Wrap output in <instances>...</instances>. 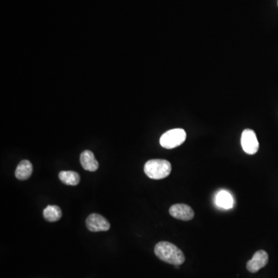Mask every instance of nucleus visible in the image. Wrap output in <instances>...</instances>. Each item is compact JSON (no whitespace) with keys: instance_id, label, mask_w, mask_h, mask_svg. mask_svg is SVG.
I'll return each mask as SVG.
<instances>
[{"instance_id":"obj_1","label":"nucleus","mask_w":278,"mask_h":278,"mask_svg":"<svg viewBox=\"0 0 278 278\" xmlns=\"http://www.w3.org/2000/svg\"><path fill=\"white\" fill-rule=\"evenodd\" d=\"M154 254L162 262L172 265H181L185 262L182 251L171 242L162 241L154 246Z\"/></svg>"},{"instance_id":"obj_2","label":"nucleus","mask_w":278,"mask_h":278,"mask_svg":"<svg viewBox=\"0 0 278 278\" xmlns=\"http://www.w3.org/2000/svg\"><path fill=\"white\" fill-rule=\"evenodd\" d=\"M144 171L152 180H162L170 175L171 163L164 160H151L144 164Z\"/></svg>"},{"instance_id":"obj_3","label":"nucleus","mask_w":278,"mask_h":278,"mask_svg":"<svg viewBox=\"0 0 278 278\" xmlns=\"http://www.w3.org/2000/svg\"><path fill=\"white\" fill-rule=\"evenodd\" d=\"M186 139V133L184 129H172L164 133L160 138V144L166 150H172L184 144Z\"/></svg>"},{"instance_id":"obj_4","label":"nucleus","mask_w":278,"mask_h":278,"mask_svg":"<svg viewBox=\"0 0 278 278\" xmlns=\"http://www.w3.org/2000/svg\"><path fill=\"white\" fill-rule=\"evenodd\" d=\"M241 146L242 150L248 154H254L259 150V142L254 132L251 129H245L241 136Z\"/></svg>"},{"instance_id":"obj_5","label":"nucleus","mask_w":278,"mask_h":278,"mask_svg":"<svg viewBox=\"0 0 278 278\" xmlns=\"http://www.w3.org/2000/svg\"><path fill=\"white\" fill-rule=\"evenodd\" d=\"M86 226L88 229L92 232H100L108 231L110 229L108 221L97 214H90L86 220Z\"/></svg>"},{"instance_id":"obj_6","label":"nucleus","mask_w":278,"mask_h":278,"mask_svg":"<svg viewBox=\"0 0 278 278\" xmlns=\"http://www.w3.org/2000/svg\"><path fill=\"white\" fill-rule=\"evenodd\" d=\"M170 214L175 219L190 221L194 217V211L190 206L186 204H175L170 208Z\"/></svg>"},{"instance_id":"obj_7","label":"nucleus","mask_w":278,"mask_h":278,"mask_svg":"<svg viewBox=\"0 0 278 278\" xmlns=\"http://www.w3.org/2000/svg\"><path fill=\"white\" fill-rule=\"evenodd\" d=\"M268 253L264 250H258L254 255L253 258L246 264V268L250 273H256L262 268H264L268 263Z\"/></svg>"},{"instance_id":"obj_8","label":"nucleus","mask_w":278,"mask_h":278,"mask_svg":"<svg viewBox=\"0 0 278 278\" xmlns=\"http://www.w3.org/2000/svg\"><path fill=\"white\" fill-rule=\"evenodd\" d=\"M80 160L82 167L86 171L95 172L98 168V162L92 151L89 150L84 151L80 154Z\"/></svg>"},{"instance_id":"obj_9","label":"nucleus","mask_w":278,"mask_h":278,"mask_svg":"<svg viewBox=\"0 0 278 278\" xmlns=\"http://www.w3.org/2000/svg\"><path fill=\"white\" fill-rule=\"evenodd\" d=\"M32 173V164L28 160H22L18 164L15 172V176L19 180H26Z\"/></svg>"},{"instance_id":"obj_10","label":"nucleus","mask_w":278,"mask_h":278,"mask_svg":"<svg viewBox=\"0 0 278 278\" xmlns=\"http://www.w3.org/2000/svg\"><path fill=\"white\" fill-rule=\"evenodd\" d=\"M60 181L68 186H76L80 182V176L76 172L62 171L59 173Z\"/></svg>"},{"instance_id":"obj_11","label":"nucleus","mask_w":278,"mask_h":278,"mask_svg":"<svg viewBox=\"0 0 278 278\" xmlns=\"http://www.w3.org/2000/svg\"><path fill=\"white\" fill-rule=\"evenodd\" d=\"M62 216V210L58 206H48L44 210V217L46 221H49V222H56L60 220Z\"/></svg>"},{"instance_id":"obj_12","label":"nucleus","mask_w":278,"mask_h":278,"mask_svg":"<svg viewBox=\"0 0 278 278\" xmlns=\"http://www.w3.org/2000/svg\"><path fill=\"white\" fill-rule=\"evenodd\" d=\"M216 202L220 207L226 210H229L234 206V198L230 194L226 191H220L217 194Z\"/></svg>"},{"instance_id":"obj_13","label":"nucleus","mask_w":278,"mask_h":278,"mask_svg":"<svg viewBox=\"0 0 278 278\" xmlns=\"http://www.w3.org/2000/svg\"></svg>"}]
</instances>
